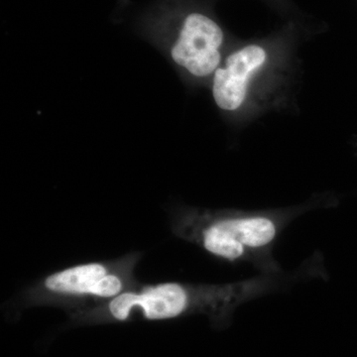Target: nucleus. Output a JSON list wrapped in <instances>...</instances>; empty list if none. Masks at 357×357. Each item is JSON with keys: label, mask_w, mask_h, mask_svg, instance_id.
I'll use <instances>...</instances> for the list:
<instances>
[{"label": "nucleus", "mask_w": 357, "mask_h": 357, "mask_svg": "<svg viewBox=\"0 0 357 357\" xmlns=\"http://www.w3.org/2000/svg\"><path fill=\"white\" fill-rule=\"evenodd\" d=\"M300 42L294 23L261 38L237 40L208 86L223 121L245 128L263 115L292 109Z\"/></svg>", "instance_id": "obj_2"}, {"label": "nucleus", "mask_w": 357, "mask_h": 357, "mask_svg": "<svg viewBox=\"0 0 357 357\" xmlns=\"http://www.w3.org/2000/svg\"><path fill=\"white\" fill-rule=\"evenodd\" d=\"M140 31L194 89H208L238 40L201 0H159L141 18Z\"/></svg>", "instance_id": "obj_4"}, {"label": "nucleus", "mask_w": 357, "mask_h": 357, "mask_svg": "<svg viewBox=\"0 0 357 357\" xmlns=\"http://www.w3.org/2000/svg\"><path fill=\"white\" fill-rule=\"evenodd\" d=\"M330 192L284 208L243 210L178 204L169 211L171 232L204 252L230 264H248L259 274L282 271L275 248L286 229L307 213L332 208Z\"/></svg>", "instance_id": "obj_3"}, {"label": "nucleus", "mask_w": 357, "mask_h": 357, "mask_svg": "<svg viewBox=\"0 0 357 357\" xmlns=\"http://www.w3.org/2000/svg\"><path fill=\"white\" fill-rule=\"evenodd\" d=\"M307 279L306 270L297 266L289 271L258 274L230 283L140 284L103 304L70 312L69 325L93 326L169 321L204 314L213 326L220 328L229 323L243 305L274 294L288 292L298 284L306 283Z\"/></svg>", "instance_id": "obj_1"}, {"label": "nucleus", "mask_w": 357, "mask_h": 357, "mask_svg": "<svg viewBox=\"0 0 357 357\" xmlns=\"http://www.w3.org/2000/svg\"><path fill=\"white\" fill-rule=\"evenodd\" d=\"M143 252L81 263L44 276L15 299L17 311L53 307L68 314L98 306L140 285L135 271Z\"/></svg>", "instance_id": "obj_5"}, {"label": "nucleus", "mask_w": 357, "mask_h": 357, "mask_svg": "<svg viewBox=\"0 0 357 357\" xmlns=\"http://www.w3.org/2000/svg\"><path fill=\"white\" fill-rule=\"evenodd\" d=\"M268 1L272 2V3H274L275 6H278L279 8H286V0H268Z\"/></svg>", "instance_id": "obj_6"}]
</instances>
